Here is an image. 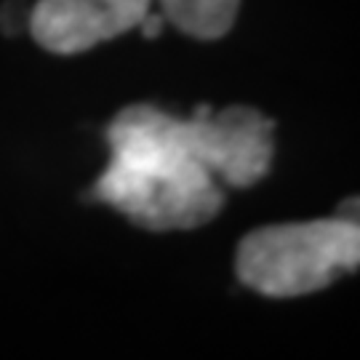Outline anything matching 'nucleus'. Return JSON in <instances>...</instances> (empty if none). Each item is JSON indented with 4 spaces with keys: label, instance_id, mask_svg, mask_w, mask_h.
Masks as SVG:
<instances>
[{
    "label": "nucleus",
    "instance_id": "1",
    "mask_svg": "<svg viewBox=\"0 0 360 360\" xmlns=\"http://www.w3.org/2000/svg\"><path fill=\"white\" fill-rule=\"evenodd\" d=\"M272 131L254 107H200L181 120L155 104H131L107 129L110 163L91 198L144 230H195L221 211V184L251 187L267 176Z\"/></svg>",
    "mask_w": 360,
    "mask_h": 360
},
{
    "label": "nucleus",
    "instance_id": "2",
    "mask_svg": "<svg viewBox=\"0 0 360 360\" xmlns=\"http://www.w3.org/2000/svg\"><path fill=\"white\" fill-rule=\"evenodd\" d=\"M360 267V221L336 214L248 232L235 257L238 278L272 299H294L331 285Z\"/></svg>",
    "mask_w": 360,
    "mask_h": 360
},
{
    "label": "nucleus",
    "instance_id": "3",
    "mask_svg": "<svg viewBox=\"0 0 360 360\" xmlns=\"http://www.w3.org/2000/svg\"><path fill=\"white\" fill-rule=\"evenodd\" d=\"M150 11L153 0H38L30 35L43 51L72 56L139 30Z\"/></svg>",
    "mask_w": 360,
    "mask_h": 360
},
{
    "label": "nucleus",
    "instance_id": "4",
    "mask_svg": "<svg viewBox=\"0 0 360 360\" xmlns=\"http://www.w3.org/2000/svg\"><path fill=\"white\" fill-rule=\"evenodd\" d=\"M163 22L198 40L227 35L238 19L240 0H158Z\"/></svg>",
    "mask_w": 360,
    "mask_h": 360
},
{
    "label": "nucleus",
    "instance_id": "5",
    "mask_svg": "<svg viewBox=\"0 0 360 360\" xmlns=\"http://www.w3.org/2000/svg\"><path fill=\"white\" fill-rule=\"evenodd\" d=\"M336 214H345V217L355 219V221H360V195H355V198H349V200H345L342 206H339V211Z\"/></svg>",
    "mask_w": 360,
    "mask_h": 360
}]
</instances>
